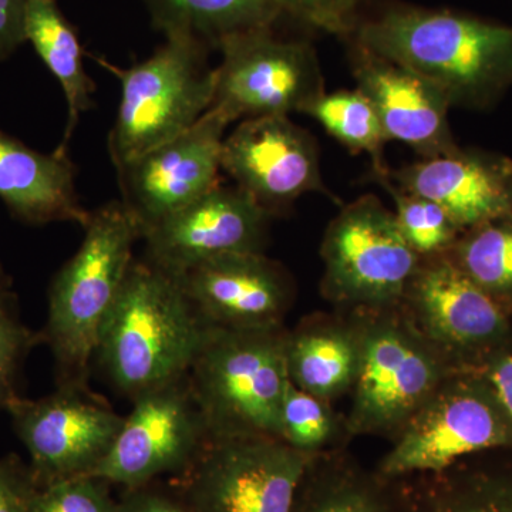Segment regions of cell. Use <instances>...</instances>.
Instances as JSON below:
<instances>
[{
    "instance_id": "8992f818",
    "label": "cell",
    "mask_w": 512,
    "mask_h": 512,
    "mask_svg": "<svg viewBox=\"0 0 512 512\" xmlns=\"http://www.w3.org/2000/svg\"><path fill=\"white\" fill-rule=\"evenodd\" d=\"M165 39L150 59L130 69L96 57L121 84L109 136L116 170L180 136L210 110L215 84V69L208 64L210 47L188 36Z\"/></svg>"
},
{
    "instance_id": "9c48e42d",
    "label": "cell",
    "mask_w": 512,
    "mask_h": 512,
    "mask_svg": "<svg viewBox=\"0 0 512 512\" xmlns=\"http://www.w3.org/2000/svg\"><path fill=\"white\" fill-rule=\"evenodd\" d=\"M275 26L222 40L210 110L229 124L289 116L326 92L318 55L308 42L282 39Z\"/></svg>"
},
{
    "instance_id": "f1b7e54d",
    "label": "cell",
    "mask_w": 512,
    "mask_h": 512,
    "mask_svg": "<svg viewBox=\"0 0 512 512\" xmlns=\"http://www.w3.org/2000/svg\"><path fill=\"white\" fill-rule=\"evenodd\" d=\"M339 431L330 403L303 392L289 380L281 406V439L313 456L329 450Z\"/></svg>"
},
{
    "instance_id": "4fadbf2b",
    "label": "cell",
    "mask_w": 512,
    "mask_h": 512,
    "mask_svg": "<svg viewBox=\"0 0 512 512\" xmlns=\"http://www.w3.org/2000/svg\"><path fill=\"white\" fill-rule=\"evenodd\" d=\"M210 440L187 375L138 394L113 447L92 476L126 490L178 476Z\"/></svg>"
},
{
    "instance_id": "30bf717a",
    "label": "cell",
    "mask_w": 512,
    "mask_h": 512,
    "mask_svg": "<svg viewBox=\"0 0 512 512\" xmlns=\"http://www.w3.org/2000/svg\"><path fill=\"white\" fill-rule=\"evenodd\" d=\"M313 456L272 437L210 439L174 491L192 512H292Z\"/></svg>"
},
{
    "instance_id": "1f68e13d",
    "label": "cell",
    "mask_w": 512,
    "mask_h": 512,
    "mask_svg": "<svg viewBox=\"0 0 512 512\" xmlns=\"http://www.w3.org/2000/svg\"><path fill=\"white\" fill-rule=\"evenodd\" d=\"M282 12L330 35L352 36L357 25V0H275Z\"/></svg>"
},
{
    "instance_id": "83f0119b",
    "label": "cell",
    "mask_w": 512,
    "mask_h": 512,
    "mask_svg": "<svg viewBox=\"0 0 512 512\" xmlns=\"http://www.w3.org/2000/svg\"><path fill=\"white\" fill-rule=\"evenodd\" d=\"M394 202V218L407 244L420 258L446 254L456 244L461 229L437 202L413 194L393 183L390 173L373 177Z\"/></svg>"
},
{
    "instance_id": "4dcf8cb0",
    "label": "cell",
    "mask_w": 512,
    "mask_h": 512,
    "mask_svg": "<svg viewBox=\"0 0 512 512\" xmlns=\"http://www.w3.org/2000/svg\"><path fill=\"white\" fill-rule=\"evenodd\" d=\"M103 478L82 476L37 491L32 512H119V501Z\"/></svg>"
},
{
    "instance_id": "ac0fdd59",
    "label": "cell",
    "mask_w": 512,
    "mask_h": 512,
    "mask_svg": "<svg viewBox=\"0 0 512 512\" xmlns=\"http://www.w3.org/2000/svg\"><path fill=\"white\" fill-rule=\"evenodd\" d=\"M352 67L356 89L375 107L387 141H400L421 158L457 150L448 121L451 103L436 84L356 43Z\"/></svg>"
},
{
    "instance_id": "5bb4252c",
    "label": "cell",
    "mask_w": 512,
    "mask_h": 512,
    "mask_svg": "<svg viewBox=\"0 0 512 512\" xmlns=\"http://www.w3.org/2000/svg\"><path fill=\"white\" fill-rule=\"evenodd\" d=\"M229 123L208 110L180 136L117 168L124 207L144 232L220 185Z\"/></svg>"
},
{
    "instance_id": "9a60e30c",
    "label": "cell",
    "mask_w": 512,
    "mask_h": 512,
    "mask_svg": "<svg viewBox=\"0 0 512 512\" xmlns=\"http://www.w3.org/2000/svg\"><path fill=\"white\" fill-rule=\"evenodd\" d=\"M271 217L241 188L218 187L144 232L147 261L177 276L229 254L262 252Z\"/></svg>"
},
{
    "instance_id": "6da1fadb",
    "label": "cell",
    "mask_w": 512,
    "mask_h": 512,
    "mask_svg": "<svg viewBox=\"0 0 512 512\" xmlns=\"http://www.w3.org/2000/svg\"><path fill=\"white\" fill-rule=\"evenodd\" d=\"M353 35L356 45L436 84L451 107L485 109L512 87V26L394 6L360 22Z\"/></svg>"
},
{
    "instance_id": "8fae6325",
    "label": "cell",
    "mask_w": 512,
    "mask_h": 512,
    "mask_svg": "<svg viewBox=\"0 0 512 512\" xmlns=\"http://www.w3.org/2000/svg\"><path fill=\"white\" fill-rule=\"evenodd\" d=\"M13 429L28 450L37 487L92 476L113 447L124 417L90 387L57 386L10 404Z\"/></svg>"
},
{
    "instance_id": "e575fe53",
    "label": "cell",
    "mask_w": 512,
    "mask_h": 512,
    "mask_svg": "<svg viewBox=\"0 0 512 512\" xmlns=\"http://www.w3.org/2000/svg\"><path fill=\"white\" fill-rule=\"evenodd\" d=\"M26 0H0V62L26 42Z\"/></svg>"
},
{
    "instance_id": "7c38bea8",
    "label": "cell",
    "mask_w": 512,
    "mask_h": 512,
    "mask_svg": "<svg viewBox=\"0 0 512 512\" xmlns=\"http://www.w3.org/2000/svg\"><path fill=\"white\" fill-rule=\"evenodd\" d=\"M414 326L457 369H478L508 349L511 313L447 254L421 258L402 303Z\"/></svg>"
},
{
    "instance_id": "44dd1931",
    "label": "cell",
    "mask_w": 512,
    "mask_h": 512,
    "mask_svg": "<svg viewBox=\"0 0 512 512\" xmlns=\"http://www.w3.org/2000/svg\"><path fill=\"white\" fill-rule=\"evenodd\" d=\"M360 362V340L352 319L316 315L286 335L291 383L325 402L352 390Z\"/></svg>"
},
{
    "instance_id": "5b68a950",
    "label": "cell",
    "mask_w": 512,
    "mask_h": 512,
    "mask_svg": "<svg viewBox=\"0 0 512 512\" xmlns=\"http://www.w3.org/2000/svg\"><path fill=\"white\" fill-rule=\"evenodd\" d=\"M352 320L360 362L345 433L394 439L457 367L421 335L402 306L355 311Z\"/></svg>"
},
{
    "instance_id": "ffe728a7",
    "label": "cell",
    "mask_w": 512,
    "mask_h": 512,
    "mask_svg": "<svg viewBox=\"0 0 512 512\" xmlns=\"http://www.w3.org/2000/svg\"><path fill=\"white\" fill-rule=\"evenodd\" d=\"M76 167L69 154H43L0 130V200L13 217L32 225L76 222L90 214L77 194Z\"/></svg>"
},
{
    "instance_id": "3957f363",
    "label": "cell",
    "mask_w": 512,
    "mask_h": 512,
    "mask_svg": "<svg viewBox=\"0 0 512 512\" xmlns=\"http://www.w3.org/2000/svg\"><path fill=\"white\" fill-rule=\"evenodd\" d=\"M141 229L123 202L90 214L76 254L57 272L49 291L42 340L52 350L57 386L89 387L97 338L133 265Z\"/></svg>"
},
{
    "instance_id": "7402d4cb",
    "label": "cell",
    "mask_w": 512,
    "mask_h": 512,
    "mask_svg": "<svg viewBox=\"0 0 512 512\" xmlns=\"http://www.w3.org/2000/svg\"><path fill=\"white\" fill-rule=\"evenodd\" d=\"M400 478L397 512H512V467L457 463L437 474Z\"/></svg>"
},
{
    "instance_id": "f546056e",
    "label": "cell",
    "mask_w": 512,
    "mask_h": 512,
    "mask_svg": "<svg viewBox=\"0 0 512 512\" xmlns=\"http://www.w3.org/2000/svg\"><path fill=\"white\" fill-rule=\"evenodd\" d=\"M39 343L42 333L32 332L20 319L18 298L12 279L0 265V412L19 399V376L26 357Z\"/></svg>"
},
{
    "instance_id": "d4e9b609",
    "label": "cell",
    "mask_w": 512,
    "mask_h": 512,
    "mask_svg": "<svg viewBox=\"0 0 512 512\" xmlns=\"http://www.w3.org/2000/svg\"><path fill=\"white\" fill-rule=\"evenodd\" d=\"M154 28L188 36L208 47L248 30L275 26L282 16L275 0H143Z\"/></svg>"
},
{
    "instance_id": "d6986e66",
    "label": "cell",
    "mask_w": 512,
    "mask_h": 512,
    "mask_svg": "<svg viewBox=\"0 0 512 512\" xmlns=\"http://www.w3.org/2000/svg\"><path fill=\"white\" fill-rule=\"evenodd\" d=\"M403 190L441 205L461 232L512 214V160L458 147L390 170Z\"/></svg>"
},
{
    "instance_id": "2e32d148",
    "label": "cell",
    "mask_w": 512,
    "mask_h": 512,
    "mask_svg": "<svg viewBox=\"0 0 512 512\" xmlns=\"http://www.w3.org/2000/svg\"><path fill=\"white\" fill-rule=\"evenodd\" d=\"M221 168L271 215L308 192L329 194L315 140L288 116L242 121L224 138Z\"/></svg>"
},
{
    "instance_id": "836d02e7",
    "label": "cell",
    "mask_w": 512,
    "mask_h": 512,
    "mask_svg": "<svg viewBox=\"0 0 512 512\" xmlns=\"http://www.w3.org/2000/svg\"><path fill=\"white\" fill-rule=\"evenodd\" d=\"M119 512H192L175 491L161 490L154 483L126 490Z\"/></svg>"
},
{
    "instance_id": "e0dca14e",
    "label": "cell",
    "mask_w": 512,
    "mask_h": 512,
    "mask_svg": "<svg viewBox=\"0 0 512 512\" xmlns=\"http://www.w3.org/2000/svg\"><path fill=\"white\" fill-rule=\"evenodd\" d=\"M180 278L201 319L215 328L281 326L291 308V278L264 252L218 256Z\"/></svg>"
},
{
    "instance_id": "52a82bcc",
    "label": "cell",
    "mask_w": 512,
    "mask_h": 512,
    "mask_svg": "<svg viewBox=\"0 0 512 512\" xmlns=\"http://www.w3.org/2000/svg\"><path fill=\"white\" fill-rule=\"evenodd\" d=\"M512 448V420L478 369H457L407 421L377 473L437 474L483 451Z\"/></svg>"
},
{
    "instance_id": "d590c367",
    "label": "cell",
    "mask_w": 512,
    "mask_h": 512,
    "mask_svg": "<svg viewBox=\"0 0 512 512\" xmlns=\"http://www.w3.org/2000/svg\"><path fill=\"white\" fill-rule=\"evenodd\" d=\"M478 370L491 384L498 400L512 420V352L510 348L488 356Z\"/></svg>"
},
{
    "instance_id": "484cf974",
    "label": "cell",
    "mask_w": 512,
    "mask_h": 512,
    "mask_svg": "<svg viewBox=\"0 0 512 512\" xmlns=\"http://www.w3.org/2000/svg\"><path fill=\"white\" fill-rule=\"evenodd\" d=\"M447 254L512 315V214L461 232Z\"/></svg>"
},
{
    "instance_id": "7a4b0ae2",
    "label": "cell",
    "mask_w": 512,
    "mask_h": 512,
    "mask_svg": "<svg viewBox=\"0 0 512 512\" xmlns=\"http://www.w3.org/2000/svg\"><path fill=\"white\" fill-rule=\"evenodd\" d=\"M207 329L180 276L134 261L101 325L94 359L133 400L187 375Z\"/></svg>"
},
{
    "instance_id": "4316f807",
    "label": "cell",
    "mask_w": 512,
    "mask_h": 512,
    "mask_svg": "<svg viewBox=\"0 0 512 512\" xmlns=\"http://www.w3.org/2000/svg\"><path fill=\"white\" fill-rule=\"evenodd\" d=\"M302 114L318 121L330 136L352 153H366L372 160L373 177L390 173L389 165L384 161L386 134L375 107L360 90L320 94L302 110Z\"/></svg>"
},
{
    "instance_id": "cb8c5ba5",
    "label": "cell",
    "mask_w": 512,
    "mask_h": 512,
    "mask_svg": "<svg viewBox=\"0 0 512 512\" xmlns=\"http://www.w3.org/2000/svg\"><path fill=\"white\" fill-rule=\"evenodd\" d=\"M26 42L32 43L50 73L59 80L67 101V123L60 153H67L84 111L92 109L94 83L84 70L83 50L76 30L64 18L57 0H26Z\"/></svg>"
},
{
    "instance_id": "ba28073f",
    "label": "cell",
    "mask_w": 512,
    "mask_h": 512,
    "mask_svg": "<svg viewBox=\"0 0 512 512\" xmlns=\"http://www.w3.org/2000/svg\"><path fill=\"white\" fill-rule=\"evenodd\" d=\"M322 292L350 311L402 306L421 258L376 195H362L330 221L320 245Z\"/></svg>"
},
{
    "instance_id": "277c9868",
    "label": "cell",
    "mask_w": 512,
    "mask_h": 512,
    "mask_svg": "<svg viewBox=\"0 0 512 512\" xmlns=\"http://www.w3.org/2000/svg\"><path fill=\"white\" fill-rule=\"evenodd\" d=\"M286 335L284 325L208 326L187 377L210 439H281Z\"/></svg>"
},
{
    "instance_id": "603a6c76",
    "label": "cell",
    "mask_w": 512,
    "mask_h": 512,
    "mask_svg": "<svg viewBox=\"0 0 512 512\" xmlns=\"http://www.w3.org/2000/svg\"><path fill=\"white\" fill-rule=\"evenodd\" d=\"M292 512H397L396 485L329 448L309 461Z\"/></svg>"
},
{
    "instance_id": "d6a6232c",
    "label": "cell",
    "mask_w": 512,
    "mask_h": 512,
    "mask_svg": "<svg viewBox=\"0 0 512 512\" xmlns=\"http://www.w3.org/2000/svg\"><path fill=\"white\" fill-rule=\"evenodd\" d=\"M37 491L29 464L16 454L0 458V512H32Z\"/></svg>"
}]
</instances>
